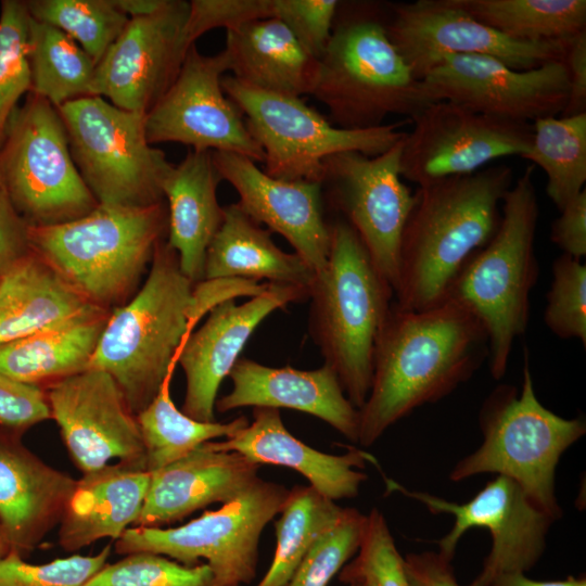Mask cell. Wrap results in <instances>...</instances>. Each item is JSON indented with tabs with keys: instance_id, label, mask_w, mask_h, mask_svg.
Masks as SVG:
<instances>
[{
	"instance_id": "6da1fadb",
	"label": "cell",
	"mask_w": 586,
	"mask_h": 586,
	"mask_svg": "<svg viewBox=\"0 0 586 586\" xmlns=\"http://www.w3.org/2000/svg\"><path fill=\"white\" fill-rule=\"evenodd\" d=\"M486 357V331L461 305L444 301L407 310L393 302L375 343L358 443L371 446L416 408L451 393Z\"/></svg>"
},
{
	"instance_id": "7a4b0ae2",
	"label": "cell",
	"mask_w": 586,
	"mask_h": 586,
	"mask_svg": "<svg viewBox=\"0 0 586 586\" xmlns=\"http://www.w3.org/2000/svg\"><path fill=\"white\" fill-rule=\"evenodd\" d=\"M513 183L507 165L419 187L405 225L394 303L407 310L438 304L466 262L493 238Z\"/></svg>"
},
{
	"instance_id": "3957f363",
	"label": "cell",
	"mask_w": 586,
	"mask_h": 586,
	"mask_svg": "<svg viewBox=\"0 0 586 586\" xmlns=\"http://www.w3.org/2000/svg\"><path fill=\"white\" fill-rule=\"evenodd\" d=\"M386 17L382 4L340 1L311 91L337 127L374 128L390 115L410 119L431 103L391 41Z\"/></svg>"
},
{
	"instance_id": "277c9868",
	"label": "cell",
	"mask_w": 586,
	"mask_h": 586,
	"mask_svg": "<svg viewBox=\"0 0 586 586\" xmlns=\"http://www.w3.org/2000/svg\"><path fill=\"white\" fill-rule=\"evenodd\" d=\"M330 252L309 286V331L349 402L360 409L370 392L378 336L394 291L353 228L330 224Z\"/></svg>"
},
{
	"instance_id": "5b68a950",
	"label": "cell",
	"mask_w": 586,
	"mask_h": 586,
	"mask_svg": "<svg viewBox=\"0 0 586 586\" xmlns=\"http://www.w3.org/2000/svg\"><path fill=\"white\" fill-rule=\"evenodd\" d=\"M195 283L181 271L177 253L162 239L142 286L111 310L89 368L109 373L135 416L174 372L189 333Z\"/></svg>"
},
{
	"instance_id": "8992f818",
	"label": "cell",
	"mask_w": 586,
	"mask_h": 586,
	"mask_svg": "<svg viewBox=\"0 0 586 586\" xmlns=\"http://www.w3.org/2000/svg\"><path fill=\"white\" fill-rule=\"evenodd\" d=\"M168 229L165 202L99 204L59 225L30 226L31 251L91 304L113 310L131 297Z\"/></svg>"
},
{
	"instance_id": "52a82bcc",
	"label": "cell",
	"mask_w": 586,
	"mask_h": 586,
	"mask_svg": "<svg viewBox=\"0 0 586 586\" xmlns=\"http://www.w3.org/2000/svg\"><path fill=\"white\" fill-rule=\"evenodd\" d=\"M533 168L526 167L507 191L497 231L466 262L441 301L461 305L482 323L491 373L497 380L506 373L515 340L525 333L530 294L538 278L534 240L539 206Z\"/></svg>"
},
{
	"instance_id": "ba28073f",
	"label": "cell",
	"mask_w": 586,
	"mask_h": 586,
	"mask_svg": "<svg viewBox=\"0 0 586 586\" xmlns=\"http://www.w3.org/2000/svg\"><path fill=\"white\" fill-rule=\"evenodd\" d=\"M480 423L483 443L455 466L449 479L459 482L481 473L506 476L557 520L562 511L556 498V468L561 455L585 434L586 423L562 418L538 400L526 351L520 394L514 386L496 388L481 410Z\"/></svg>"
},
{
	"instance_id": "9c48e42d",
	"label": "cell",
	"mask_w": 586,
	"mask_h": 586,
	"mask_svg": "<svg viewBox=\"0 0 586 586\" xmlns=\"http://www.w3.org/2000/svg\"><path fill=\"white\" fill-rule=\"evenodd\" d=\"M221 86L264 151L263 170L282 180L321 183L327 157L343 152L380 155L406 136L400 128L410 123L404 119L369 129H345L300 97L259 90L232 76L222 77Z\"/></svg>"
},
{
	"instance_id": "30bf717a",
	"label": "cell",
	"mask_w": 586,
	"mask_h": 586,
	"mask_svg": "<svg viewBox=\"0 0 586 586\" xmlns=\"http://www.w3.org/2000/svg\"><path fill=\"white\" fill-rule=\"evenodd\" d=\"M73 161L102 205L144 207L164 201L173 165L149 143L145 114L89 95L60 106Z\"/></svg>"
},
{
	"instance_id": "8fae6325",
	"label": "cell",
	"mask_w": 586,
	"mask_h": 586,
	"mask_svg": "<svg viewBox=\"0 0 586 586\" xmlns=\"http://www.w3.org/2000/svg\"><path fill=\"white\" fill-rule=\"evenodd\" d=\"M0 180L30 226L67 222L99 205L73 161L59 110L33 92L8 123Z\"/></svg>"
},
{
	"instance_id": "7c38bea8",
	"label": "cell",
	"mask_w": 586,
	"mask_h": 586,
	"mask_svg": "<svg viewBox=\"0 0 586 586\" xmlns=\"http://www.w3.org/2000/svg\"><path fill=\"white\" fill-rule=\"evenodd\" d=\"M289 489L260 477L213 511L171 528L135 526L115 543L118 555L152 552L186 565L205 560L226 584L251 583L256 576L258 544L265 526L280 512Z\"/></svg>"
},
{
	"instance_id": "4fadbf2b",
	"label": "cell",
	"mask_w": 586,
	"mask_h": 586,
	"mask_svg": "<svg viewBox=\"0 0 586 586\" xmlns=\"http://www.w3.org/2000/svg\"><path fill=\"white\" fill-rule=\"evenodd\" d=\"M404 138L377 156L343 152L327 157L321 180L329 204L356 232L393 291L403 231L417 199L400 176Z\"/></svg>"
},
{
	"instance_id": "5bb4252c",
	"label": "cell",
	"mask_w": 586,
	"mask_h": 586,
	"mask_svg": "<svg viewBox=\"0 0 586 586\" xmlns=\"http://www.w3.org/2000/svg\"><path fill=\"white\" fill-rule=\"evenodd\" d=\"M410 123L399 170L418 187L474 174L501 157H522L533 136L530 123L487 116L449 101L429 103Z\"/></svg>"
},
{
	"instance_id": "9a60e30c",
	"label": "cell",
	"mask_w": 586,
	"mask_h": 586,
	"mask_svg": "<svg viewBox=\"0 0 586 586\" xmlns=\"http://www.w3.org/2000/svg\"><path fill=\"white\" fill-rule=\"evenodd\" d=\"M386 29L391 41L421 80L446 55L496 58L514 69H531L563 61L568 41H523L479 22L454 0H417L388 4Z\"/></svg>"
},
{
	"instance_id": "2e32d148",
	"label": "cell",
	"mask_w": 586,
	"mask_h": 586,
	"mask_svg": "<svg viewBox=\"0 0 586 586\" xmlns=\"http://www.w3.org/2000/svg\"><path fill=\"white\" fill-rule=\"evenodd\" d=\"M226 72L229 62L224 50L204 55L192 44L174 82L145 115L149 143L178 142L196 151L229 152L264 163L263 149L222 89Z\"/></svg>"
},
{
	"instance_id": "e0dca14e",
	"label": "cell",
	"mask_w": 586,
	"mask_h": 586,
	"mask_svg": "<svg viewBox=\"0 0 586 586\" xmlns=\"http://www.w3.org/2000/svg\"><path fill=\"white\" fill-rule=\"evenodd\" d=\"M421 84L429 102L449 101L520 123L561 114L569 95L563 61L520 71L488 55L453 54L444 56Z\"/></svg>"
},
{
	"instance_id": "ac0fdd59",
	"label": "cell",
	"mask_w": 586,
	"mask_h": 586,
	"mask_svg": "<svg viewBox=\"0 0 586 586\" xmlns=\"http://www.w3.org/2000/svg\"><path fill=\"white\" fill-rule=\"evenodd\" d=\"M387 484L391 489L422 502L432 513L455 517L448 534L438 540V552L450 561L468 530H489L492 549L482 571L468 586H489L501 574L525 573L532 569L545 550L546 535L555 521L514 481L502 475H497L471 500L460 505L429 493L407 491L392 480Z\"/></svg>"
},
{
	"instance_id": "d6986e66",
	"label": "cell",
	"mask_w": 586,
	"mask_h": 586,
	"mask_svg": "<svg viewBox=\"0 0 586 586\" xmlns=\"http://www.w3.org/2000/svg\"><path fill=\"white\" fill-rule=\"evenodd\" d=\"M188 15L189 2L165 0L154 13L130 17L95 66L91 95L146 115L174 82L190 48Z\"/></svg>"
},
{
	"instance_id": "ffe728a7",
	"label": "cell",
	"mask_w": 586,
	"mask_h": 586,
	"mask_svg": "<svg viewBox=\"0 0 586 586\" xmlns=\"http://www.w3.org/2000/svg\"><path fill=\"white\" fill-rule=\"evenodd\" d=\"M44 391L51 419L82 474L103 468L113 458L146 471L137 418L109 373L89 368Z\"/></svg>"
},
{
	"instance_id": "44dd1931",
	"label": "cell",
	"mask_w": 586,
	"mask_h": 586,
	"mask_svg": "<svg viewBox=\"0 0 586 586\" xmlns=\"http://www.w3.org/2000/svg\"><path fill=\"white\" fill-rule=\"evenodd\" d=\"M308 295L303 286L268 283L265 291L241 305L227 300L213 307L203 326L187 335L177 355L186 375L181 411L198 421H215L219 386L254 330L272 311Z\"/></svg>"
},
{
	"instance_id": "7402d4cb",
	"label": "cell",
	"mask_w": 586,
	"mask_h": 586,
	"mask_svg": "<svg viewBox=\"0 0 586 586\" xmlns=\"http://www.w3.org/2000/svg\"><path fill=\"white\" fill-rule=\"evenodd\" d=\"M213 160L221 179L235 189L243 212L285 238L315 275L322 271L331 233L321 183L272 178L253 160L234 153L213 152Z\"/></svg>"
},
{
	"instance_id": "603a6c76",
	"label": "cell",
	"mask_w": 586,
	"mask_h": 586,
	"mask_svg": "<svg viewBox=\"0 0 586 586\" xmlns=\"http://www.w3.org/2000/svg\"><path fill=\"white\" fill-rule=\"evenodd\" d=\"M229 378L232 388L216 400L217 411L242 407L295 409L323 420L358 443L359 409L349 402L329 366L323 364L315 370L273 368L240 357Z\"/></svg>"
},
{
	"instance_id": "cb8c5ba5",
	"label": "cell",
	"mask_w": 586,
	"mask_h": 586,
	"mask_svg": "<svg viewBox=\"0 0 586 586\" xmlns=\"http://www.w3.org/2000/svg\"><path fill=\"white\" fill-rule=\"evenodd\" d=\"M22 436L0 429V525L23 557L60 524L77 480L43 462Z\"/></svg>"
},
{
	"instance_id": "d4e9b609",
	"label": "cell",
	"mask_w": 586,
	"mask_h": 586,
	"mask_svg": "<svg viewBox=\"0 0 586 586\" xmlns=\"http://www.w3.org/2000/svg\"><path fill=\"white\" fill-rule=\"evenodd\" d=\"M259 467L239 453L215 450L206 442L183 458L151 472L135 526L158 527L211 504H226L259 479Z\"/></svg>"
},
{
	"instance_id": "484cf974",
	"label": "cell",
	"mask_w": 586,
	"mask_h": 586,
	"mask_svg": "<svg viewBox=\"0 0 586 586\" xmlns=\"http://www.w3.org/2000/svg\"><path fill=\"white\" fill-rule=\"evenodd\" d=\"M220 451H235L251 461L293 469L305 476L309 485L331 500L357 496L367 474L358 469L374 458L352 448L343 455H330L309 447L284 426L280 410L255 407L253 421L233 436L221 442H207Z\"/></svg>"
},
{
	"instance_id": "4316f807",
	"label": "cell",
	"mask_w": 586,
	"mask_h": 586,
	"mask_svg": "<svg viewBox=\"0 0 586 586\" xmlns=\"http://www.w3.org/2000/svg\"><path fill=\"white\" fill-rule=\"evenodd\" d=\"M221 177L212 151L191 150L164 179L167 201V244L177 253L182 273L193 283L203 280L207 249L224 219L217 200Z\"/></svg>"
},
{
	"instance_id": "83f0119b",
	"label": "cell",
	"mask_w": 586,
	"mask_h": 586,
	"mask_svg": "<svg viewBox=\"0 0 586 586\" xmlns=\"http://www.w3.org/2000/svg\"><path fill=\"white\" fill-rule=\"evenodd\" d=\"M151 473L118 462L82 474L60 522L59 544L77 551L101 538L118 539L138 520Z\"/></svg>"
},
{
	"instance_id": "f1b7e54d",
	"label": "cell",
	"mask_w": 586,
	"mask_h": 586,
	"mask_svg": "<svg viewBox=\"0 0 586 586\" xmlns=\"http://www.w3.org/2000/svg\"><path fill=\"white\" fill-rule=\"evenodd\" d=\"M224 51L232 77L245 85L300 98L311 94L318 60L277 18L254 20L227 29Z\"/></svg>"
},
{
	"instance_id": "f546056e",
	"label": "cell",
	"mask_w": 586,
	"mask_h": 586,
	"mask_svg": "<svg viewBox=\"0 0 586 586\" xmlns=\"http://www.w3.org/2000/svg\"><path fill=\"white\" fill-rule=\"evenodd\" d=\"M103 310L33 251L0 275V346Z\"/></svg>"
},
{
	"instance_id": "4dcf8cb0",
	"label": "cell",
	"mask_w": 586,
	"mask_h": 586,
	"mask_svg": "<svg viewBox=\"0 0 586 586\" xmlns=\"http://www.w3.org/2000/svg\"><path fill=\"white\" fill-rule=\"evenodd\" d=\"M216 279H267L309 289L315 272L296 253L277 246L270 231L233 203L224 207L222 224L206 252L203 280Z\"/></svg>"
},
{
	"instance_id": "1f68e13d",
	"label": "cell",
	"mask_w": 586,
	"mask_h": 586,
	"mask_svg": "<svg viewBox=\"0 0 586 586\" xmlns=\"http://www.w3.org/2000/svg\"><path fill=\"white\" fill-rule=\"evenodd\" d=\"M111 311H99L0 346V372L46 387L89 369Z\"/></svg>"
},
{
	"instance_id": "d6a6232c",
	"label": "cell",
	"mask_w": 586,
	"mask_h": 586,
	"mask_svg": "<svg viewBox=\"0 0 586 586\" xmlns=\"http://www.w3.org/2000/svg\"><path fill=\"white\" fill-rule=\"evenodd\" d=\"M30 91L59 109L91 95L95 62L61 29L28 14Z\"/></svg>"
},
{
	"instance_id": "836d02e7",
	"label": "cell",
	"mask_w": 586,
	"mask_h": 586,
	"mask_svg": "<svg viewBox=\"0 0 586 586\" xmlns=\"http://www.w3.org/2000/svg\"><path fill=\"white\" fill-rule=\"evenodd\" d=\"M173 373L164 381L155 398L136 418L143 446L148 472L160 470L215 438H229L244 429V416L228 422H202L179 410L170 395Z\"/></svg>"
},
{
	"instance_id": "e575fe53",
	"label": "cell",
	"mask_w": 586,
	"mask_h": 586,
	"mask_svg": "<svg viewBox=\"0 0 586 586\" xmlns=\"http://www.w3.org/2000/svg\"><path fill=\"white\" fill-rule=\"evenodd\" d=\"M479 22L523 41L566 40L586 30L585 0H454Z\"/></svg>"
},
{
	"instance_id": "d590c367",
	"label": "cell",
	"mask_w": 586,
	"mask_h": 586,
	"mask_svg": "<svg viewBox=\"0 0 586 586\" xmlns=\"http://www.w3.org/2000/svg\"><path fill=\"white\" fill-rule=\"evenodd\" d=\"M532 127L522 158L544 170L546 193L560 211L585 189L586 113L538 118Z\"/></svg>"
},
{
	"instance_id": "8d00e7d4",
	"label": "cell",
	"mask_w": 586,
	"mask_h": 586,
	"mask_svg": "<svg viewBox=\"0 0 586 586\" xmlns=\"http://www.w3.org/2000/svg\"><path fill=\"white\" fill-rule=\"evenodd\" d=\"M342 511L310 485L290 489L275 523L277 544L271 564L256 586H286L313 544Z\"/></svg>"
},
{
	"instance_id": "74e56055",
	"label": "cell",
	"mask_w": 586,
	"mask_h": 586,
	"mask_svg": "<svg viewBox=\"0 0 586 586\" xmlns=\"http://www.w3.org/2000/svg\"><path fill=\"white\" fill-rule=\"evenodd\" d=\"M25 3L31 18L64 31L95 64L129 21L115 0H31Z\"/></svg>"
},
{
	"instance_id": "f35d334b",
	"label": "cell",
	"mask_w": 586,
	"mask_h": 586,
	"mask_svg": "<svg viewBox=\"0 0 586 586\" xmlns=\"http://www.w3.org/2000/svg\"><path fill=\"white\" fill-rule=\"evenodd\" d=\"M84 586H240L220 582L207 563L186 565L152 552L107 563Z\"/></svg>"
},
{
	"instance_id": "ab89813d",
	"label": "cell",
	"mask_w": 586,
	"mask_h": 586,
	"mask_svg": "<svg viewBox=\"0 0 586 586\" xmlns=\"http://www.w3.org/2000/svg\"><path fill=\"white\" fill-rule=\"evenodd\" d=\"M27 91L28 12L25 1L5 0L0 11V145L16 103Z\"/></svg>"
},
{
	"instance_id": "60d3db41",
	"label": "cell",
	"mask_w": 586,
	"mask_h": 586,
	"mask_svg": "<svg viewBox=\"0 0 586 586\" xmlns=\"http://www.w3.org/2000/svg\"><path fill=\"white\" fill-rule=\"evenodd\" d=\"M367 515L343 508L339 519L313 544L286 586H328L357 553Z\"/></svg>"
},
{
	"instance_id": "b9f144b4",
	"label": "cell",
	"mask_w": 586,
	"mask_h": 586,
	"mask_svg": "<svg viewBox=\"0 0 586 586\" xmlns=\"http://www.w3.org/2000/svg\"><path fill=\"white\" fill-rule=\"evenodd\" d=\"M339 579L349 584L362 581L370 586H410L384 515L373 508L367 514L365 531L356 557L339 572Z\"/></svg>"
},
{
	"instance_id": "7bdbcfd3",
	"label": "cell",
	"mask_w": 586,
	"mask_h": 586,
	"mask_svg": "<svg viewBox=\"0 0 586 586\" xmlns=\"http://www.w3.org/2000/svg\"><path fill=\"white\" fill-rule=\"evenodd\" d=\"M544 321L558 337L586 346V266L581 259L566 254L555 259Z\"/></svg>"
},
{
	"instance_id": "ee69618b",
	"label": "cell",
	"mask_w": 586,
	"mask_h": 586,
	"mask_svg": "<svg viewBox=\"0 0 586 586\" xmlns=\"http://www.w3.org/2000/svg\"><path fill=\"white\" fill-rule=\"evenodd\" d=\"M111 545L94 556L74 555L31 564L11 550L0 560V586H84L106 564Z\"/></svg>"
},
{
	"instance_id": "f6af8a7d",
	"label": "cell",
	"mask_w": 586,
	"mask_h": 586,
	"mask_svg": "<svg viewBox=\"0 0 586 586\" xmlns=\"http://www.w3.org/2000/svg\"><path fill=\"white\" fill-rule=\"evenodd\" d=\"M339 4L337 0H276L273 18L281 21L319 60L331 37Z\"/></svg>"
},
{
	"instance_id": "bcb514c9",
	"label": "cell",
	"mask_w": 586,
	"mask_h": 586,
	"mask_svg": "<svg viewBox=\"0 0 586 586\" xmlns=\"http://www.w3.org/2000/svg\"><path fill=\"white\" fill-rule=\"evenodd\" d=\"M276 0H192L184 27L189 47L204 33L218 27L226 30L243 23L273 18Z\"/></svg>"
},
{
	"instance_id": "7dc6e473",
	"label": "cell",
	"mask_w": 586,
	"mask_h": 586,
	"mask_svg": "<svg viewBox=\"0 0 586 586\" xmlns=\"http://www.w3.org/2000/svg\"><path fill=\"white\" fill-rule=\"evenodd\" d=\"M51 419L43 387L17 382L0 372V429L23 435Z\"/></svg>"
},
{
	"instance_id": "c3c4849f",
	"label": "cell",
	"mask_w": 586,
	"mask_h": 586,
	"mask_svg": "<svg viewBox=\"0 0 586 586\" xmlns=\"http://www.w3.org/2000/svg\"><path fill=\"white\" fill-rule=\"evenodd\" d=\"M30 253L29 224L15 209L0 180V275Z\"/></svg>"
},
{
	"instance_id": "681fc988",
	"label": "cell",
	"mask_w": 586,
	"mask_h": 586,
	"mask_svg": "<svg viewBox=\"0 0 586 586\" xmlns=\"http://www.w3.org/2000/svg\"><path fill=\"white\" fill-rule=\"evenodd\" d=\"M550 240L563 254L581 259L586 255V189L571 200L553 220Z\"/></svg>"
},
{
	"instance_id": "f907efd6",
	"label": "cell",
	"mask_w": 586,
	"mask_h": 586,
	"mask_svg": "<svg viewBox=\"0 0 586 586\" xmlns=\"http://www.w3.org/2000/svg\"><path fill=\"white\" fill-rule=\"evenodd\" d=\"M563 62L568 71L569 95L560 115L586 113V30L569 39Z\"/></svg>"
},
{
	"instance_id": "816d5d0a",
	"label": "cell",
	"mask_w": 586,
	"mask_h": 586,
	"mask_svg": "<svg viewBox=\"0 0 586 586\" xmlns=\"http://www.w3.org/2000/svg\"><path fill=\"white\" fill-rule=\"evenodd\" d=\"M404 565L410 586H460L451 561L440 552L409 553Z\"/></svg>"
},
{
	"instance_id": "f5cc1de1",
	"label": "cell",
	"mask_w": 586,
	"mask_h": 586,
	"mask_svg": "<svg viewBox=\"0 0 586 586\" xmlns=\"http://www.w3.org/2000/svg\"><path fill=\"white\" fill-rule=\"evenodd\" d=\"M572 576L562 581H535L524 573H505L497 576L489 586H571Z\"/></svg>"
},
{
	"instance_id": "db71d44e",
	"label": "cell",
	"mask_w": 586,
	"mask_h": 586,
	"mask_svg": "<svg viewBox=\"0 0 586 586\" xmlns=\"http://www.w3.org/2000/svg\"><path fill=\"white\" fill-rule=\"evenodd\" d=\"M165 0H115L117 7L130 18L157 11Z\"/></svg>"
},
{
	"instance_id": "11a10c76",
	"label": "cell",
	"mask_w": 586,
	"mask_h": 586,
	"mask_svg": "<svg viewBox=\"0 0 586 586\" xmlns=\"http://www.w3.org/2000/svg\"><path fill=\"white\" fill-rule=\"evenodd\" d=\"M12 550L11 544L5 532L0 525V560L3 559Z\"/></svg>"
},
{
	"instance_id": "9f6ffc18",
	"label": "cell",
	"mask_w": 586,
	"mask_h": 586,
	"mask_svg": "<svg viewBox=\"0 0 586 586\" xmlns=\"http://www.w3.org/2000/svg\"><path fill=\"white\" fill-rule=\"evenodd\" d=\"M571 586H586V579L584 576L575 578L572 576Z\"/></svg>"
},
{
	"instance_id": "6f0895ef",
	"label": "cell",
	"mask_w": 586,
	"mask_h": 586,
	"mask_svg": "<svg viewBox=\"0 0 586 586\" xmlns=\"http://www.w3.org/2000/svg\"><path fill=\"white\" fill-rule=\"evenodd\" d=\"M348 586H370L369 584L362 581H354L348 584Z\"/></svg>"
}]
</instances>
